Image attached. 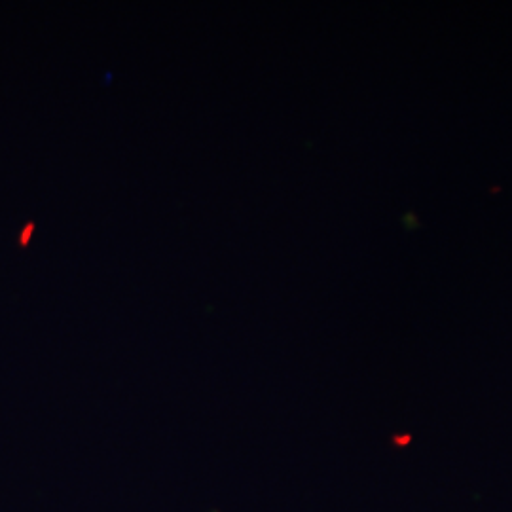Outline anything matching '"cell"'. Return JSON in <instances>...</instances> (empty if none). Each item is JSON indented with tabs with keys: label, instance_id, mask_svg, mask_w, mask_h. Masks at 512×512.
<instances>
[{
	"label": "cell",
	"instance_id": "1",
	"mask_svg": "<svg viewBox=\"0 0 512 512\" xmlns=\"http://www.w3.org/2000/svg\"><path fill=\"white\" fill-rule=\"evenodd\" d=\"M33 232H35V224H33V222H27V224H25V228L19 232V247H27V245H29Z\"/></svg>",
	"mask_w": 512,
	"mask_h": 512
}]
</instances>
